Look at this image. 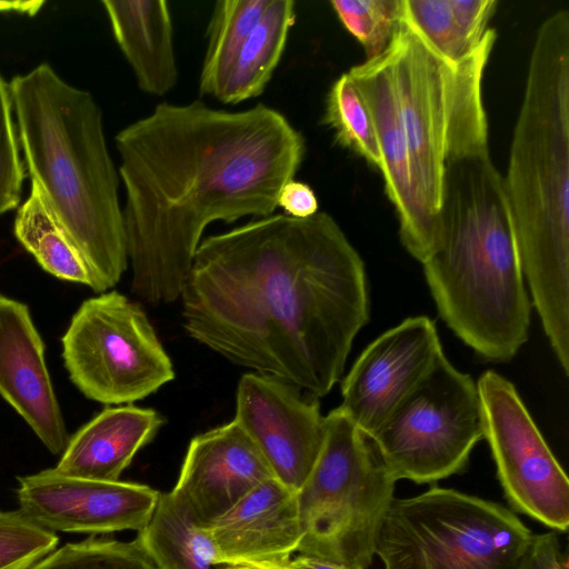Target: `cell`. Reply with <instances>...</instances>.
Here are the masks:
<instances>
[{
    "mask_svg": "<svg viewBox=\"0 0 569 569\" xmlns=\"http://www.w3.org/2000/svg\"><path fill=\"white\" fill-rule=\"evenodd\" d=\"M19 510L52 532H138L159 493L141 483L78 478L52 469L18 478Z\"/></svg>",
    "mask_w": 569,
    "mask_h": 569,
    "instance_id": "cell-14",
    "label": "cell"
},
{
    "mask_svg": "<svg viewBox=\"0 0 569 569\" xmlns=\"http://www.w3.org/2000/svg\"><path fill=\"white\" fill-rule=\"evenodd\" d=\"M132 291L180 298L204 229L273 214L306 153L302 134L262 103L241 111L162 102L116 138Z\"/></svg>",
    "mask_w": 569,
    "mask_h": 569,
    "instance_id": "cell-2",
    "label": "cell"
},
{
    "mask_svg": "<svg viewBox=\"0 0 569 569\" xmlns=\"http://www.w3.org/2000/svg\"><path fill=\"white\" fill-rule=\"evenodd\" d=\"M9 83L0 74V214L20 204L26 177Z\"/></svg>",
    "mask_w": 569,
    "mask_h": 569,
    "instance_id": "cell-30",
    "label": "cell"
},
{
    "mask_svg": "<svg viewBox=\"0 0 569 569\" xmlns=\"http://www.w3.org/2000/svg\"><path fill=\"white\" fill-rule=\"evenodd\" d=\"M46 4V1L33 0V1H7L0 0V12H14L20 14H27L32 17L37 14L41 8Z\"/></svg>",
    "mask_w": 569,
    "mask_h": 569,
    "instance_id": "cell-34",
    "label": "cell"
},
{
    "mask_svg": "<svg viewBox=\"0 0 569 569\" xmlns=\"http://www.w3.org/2000/svg\"><path fill=\"white\" fill-rule=\"evenodd\" d=\"M156 569H211L214 547L200 526L171 493H159L154 510L136 539Z\"/></svg>",
    "mask_w": 569,
    "mask_h": 569,
    "instance_id": "cell-23",
    "label": "cell"
},
{
    "mask_svg": "<svg viewBox=\"0 0 569 569\" xmlns=\"http://www.w3.org/2000/svg\"><path fill=\"white\" fill-rule=\"evenodd\" d=\"M233 420L260 451L273 477L298 492L325 441L318 398L283 380L248 372L238 382Z\"/></svg>",
    "mask_w": 569,
    "mask_h": 569,
    "instance_id": "cell-12",
    "label": "cell"
},
{
    "mask_svg": "<svg viewBox=\"0 0 569 569\" xmlns=\"http://www.w3.org/2000/svg\"><path fill=\"white\" fill-rule=\"evenodd\" d=\"M270 0L217 1L208 26L199 91L216 98L241 47L263 16Z\"/></svg>",
    "mask_w": 569,
    "mask_h": 569,
    "instance_id": "cell-25",
    "label": "cell"
},
{
    "mask_svg": "<svg viewBox=\"0 0 569 569\" xmlns=\"http://www.w3.org/2000/svg\"><path fill=\"white\" fill-rule=\"evenodd\" d=\"M368 438L396 481L431 483L460 472L483 438L477 383L442 353Z\"/></svg>",
    "mask_w": 569,
    "mask_h": 569,
    "instance_id": "cell-9",
    "label": "cell"
},
{
    "mask_svg": "<svg viewBox=\"0 0 569 569\" xmlns=\"http://www.w3.org/2000/svg\"><path fill=\"white\" fill-rule=\"evenodd\" d=\"M24 167L98 282L112 288L128 266L119 172L102 112L89 91L43 62L9 82Z\"/></svg>",
    "mask_w": 569,
    "mask_h": 569,
    "instance_id": "cell-5",
    "label": "cell"
},
{
    "mask_svg": "<svg viewBox=\"0 0 569 569\" xmlns=\"http://www.w3.org/2000/svg\"><path fill=\"white\" fill-rule=\"evenodd\" d=\"M403 0H335L330 4L345 28L362 44L366 60L382 54L403 18Z\"/></svg>",
    "mask_w": 569,
    "mask_h": 569,
    "instance_id": "cell-28",
    "label": "cell"
},
{
    "mask_svg": "<svg viewBox=\"0 0 569 569\" xmlns=\"http://www.w3.org/2000/svg\"><path fill=\"white\" fill-rule=\"evenodd\" d=\"M405 20L443 59L457 63L482 42L496 0H403Z\"/></svg>",
    "mask_w": 569,
    "mask_h": 569,
    "instance_id": "cell-21",
    "label": "cell"
},
{
    "mask_svg": "<svg viewBox=\"0 0 569 569\" xmlns=\"http://www.w3.org/2000/svg\"><path fill=\"white\" fill-rule=\"evenodd\" d=\"M477 389L483 438L511 506L547 527L569 525V480L523 405L501 375L483 372Z\"/></svg>",
    "mask_w": 569,
    "mask_h": 569,
    "instance_id": "cell-11",
    "label": "cell"
},
{
    "mask_svg": "<svg viewBox=\"0 0 569 569\" xmlns=\"http://www.w3.org/2000/svg\"><path fill=\"white\" fill-rule=\"evenodd\" d=\"M443 353L437 328L426 316L407 318L375 339L341 383L339 406L367 436L425 379Z\"/></svg>",
    "mask_w": 569,
    "mask_h": 569,
    "instance_id": "cell-13",
    "label": "cell"
},
{
    "mask_svg": "<svg viewBox=\"0 0 569 569\" xmlns=\"http://www.w3.org/2000/svg\"><path fill=\"white\" fill-rule=\"evenodd\" d=\"M496 39L489 28L470 56L452 63L402 18L387 49L415 181L437 219L446 167L489 152L482 78Z\"/></svg>",
    "mask_w": 569,
    "mask_h": 569,
    "instance_id": "cell-6",
    "label": "cell"
},
{
    "mask_svg": "<svg viewBox=\"0 0 569 569\" xmlns=\"http://www.w3.org/2000/svg\"><path fill=\"white\" fill-rule=\"evenodd\" d=\"M190 338L320 398L369 318L365 264L327 212L259 218L201 240L180 295Z\"/></svg>",
    "mask_w": 569,
    "mask_h": 569,
    "instance_id": "cell-1",
    "label": "cell"
},
{
    "mask_svg": "<svg viewBox=\"0 0 569 569\" xmlns=\"http://www.w3.org/2000/svg\"><path fill=\"white\" fill-rule=\"evenodd\" d=\"M289 560L251 562V563H242V565L226 566V567L228 569H292L289 563Z\"/></svg>",
    "mask_w": 569,
    "mask_h": 569,
    "instance_id": "cell-35",
    "label": "cell"
},
{
    "mask_svg": "<svg viewBox=\"0 0 569 569\" xmlns=\"http://www.w3.org/2000/svg\"><path fill=\"white\" fill-rule=\"evenodd\" d=\"M220 569H228V568L224 566V567H222V568H220Z\"/></svg>",
    "mask_w": 569,
    "mask_h": 569,
    "instance_id": "cell-36",
    "label": "cell"
},
{
    "mask_svg": "<svg viewBox=\"0 0 569 569\" xmlns=\"http://www.w3.org/2000/svg\"><path fill=\"white\" fill-rule=\"evenodd\" d=\"M519 569H567L557 535H533Z\"/></svg>",
    "mask_w": 569,
    "mask_h": 569,
    "instance_id": "cell-31",
    "label": "cell"
},
{
    "mask_svg": "<svg viewBox=\"0 0 569 569\" xmlns=\"http://www.w3.org/2000/svg\"><path fill=\"white\" fill-rule=\"evenodd\" d=\"M274 478L234 421L196 436L170 491L202 527L210 526L261 482Z\"/></svg>",
    "mask_w": 569,
    "mask_h": 569,
    "instance_id": "cell-16",
    "label": "cell"
},
{
    "mask_svg": "<svg viewBox=\"0 0 569 569\" xmlns=\"http://www.w3.org/2000/svg\"><path fill=\"white\" fill-rule=\"evenodd\" d=\"M289 563L292 569H353L333 560L303 553L290 559Z\"/></svg>",
    "mask_w": 569,
    "mask_h": 569,
    "instance_id": "cell-33",
    "label": "cell"
},
{
    "mask_svg": "<svg viewBox=\"0 0 569 569\" xmlns=\"http://www.w3.org/2000/svg\"><path fill=\"white\" fill-rule=\"evenodd\" d=\"M58 541L20 510H0V569H28L56 550Z\"/></svg>",
    "mask_w": 569,
    "mask_h": 569,
    "instance_id": "cell-29",
    "label": "cell"
},
{
    "mask_svg": "<svg viewBox=\"0 0 569 569\" xmlns=\"http://www.w3.org/2000/svg\"><path fill=\"white\" fill-rule=\"evenodd\" d=\"M503 188L546 336L569 373V11L538 28Z\"/></svg>",
    "mask_w": 569,
    "mask_h": 569,
    "instance_id": "cell-3",
    "label": "cell"
},
{
    "mask_svg": "<svg viewBox=\"0 0 569 569\" xmlns=\"http://www.w3.org/2000/svg\"><path fill=\"white\" fill-rule=\"evenodd\" d=\"M28 569H156L137 540L89 537L66 543Z\"/></svg>",
    "mask_w": 569,
    "mask_h": 569,
    "instance_id": "cell-27",
    "label": "cell"
},
{
    "mask_svg": "<svg viewBox=\"0 0 569 569\" xmlns=\"http://www.w3.org/2000/svg\"><path fill=\"white\" fill-rule=\"evenodd\" d=\"M375 124L386 193L393 204L400 240L421 263L438 240V219L429 211L418 190L411 168L408 141L392 82L388 51L365 60L348 71Z\"/></svg>",
    "mask_w": 569,
    "mask_h": 569,
    "instance_id": "cell-15",
    "label": "cell"
},
{
    "mask_svg": "<svg viewBox=\"0 0 569 569\" xmlns=\"http://www.w3.org/2000/svg\"><path fill=\"white\" fill-rule=\"evenodd\" d=\"M111 30L141 91L161 97L178 81L171 13L166 0H103Z\"/></svg>",
    "mask_w": 569,
    "mask_h": 569,
    "instance_id": "cell-20",
    "label": "cell"
},
{
    "mask_svg": "<svg viewBox=\"0 0 569 569\" xmlns=\"http://www.w3.org/2000/svg\"><path fill=\"white\" fill-rule=\"evenodd\" d=\"M323 122L333 131L340 146L380 168L381 159L371 114L348 72L342 73L328 92Z\"/></svg>",
    "mask_w": 569,
    "mask_h": 569,
    "instance_id": "cell-26",
    "label": "cell"
},
{
    "mask_svg": "<svg viewBox=\"0 0 569 569\" xmlns=\"http://www.w3.org/2000/svg\"><path fill=\"white\" fill-rule=\"evenodd\" d=\"M13 231L18 241L46 271L99 292L98 282L87 260L34 182H31L27 200L18 207Z\"/></svg>",
    "mask_w": 569,
    "mask_h": 569,
    "instance_id": "cell-24",
    "label": "cell"
},
{
    "mask_svg": "<svg viewBox=\"0 0 569 569\" xmlns=\"http://www.w3.org/2000/svg\"><path fill=\"white\" fill-rule=\"evenodd\" d=\"M0 396L47 449L63 452L69 437L28 307L0 295Z\"/></svg>",
    "mask_w": 569,
    "mask_h": 569,
    "instance_id": "cell-17",
    "label": "cell"
},
{
    "mask_svg": "<svg viewBox=\"0 0 569 569\" xmlns=\"http://www.w3.org/2000/svg\"><path fill=\"white\" fill-rule=\"evenodd\" d=\"M296 2L270 0L263 16L238 52L216 96L226 104H238L260 96L270 81L296 22Z\"/></svg>",
    "mask_w": 569,
    "mask_h": 569,
    "instance_id": "cell-22",
    "label": "cell"
},
{
    "mask_svg": "<svg viewBox=\"0 0 569 569\" xmlns=\"http://www.w3.org/2000/svg\"><path fill=\"white\" fill-rule=\"evenodd\" d=\"M207 529L216 566L289 560L302 539L298 492L268 479Z\"/></svg>",
    "mask_w": 569,
    "mask_h": 569,
    "instance_id": "cell-18",
    "label": "cell"
},
{
    "mask_svg": "<svg viewBox=\"0 0 569 569\" xmlns=\"http://www.w3.org/2000/svg\"><path fill=\"white\" fill-rule=\"evenodd\" d=\"M325 428L319 458L298 491V552L367 569L396 480L339 407L325 416Z\"/></svg>",
    "mask_w": 569,
    "mask_h": 569,
    "instance_id": "cell-7",
    "label": "cell"
},
{
    "mask_svg": "<svg viewBox=\"0 0 569 569\" xmlns=\"http://www.w3.org/2000/svg\"><path fill=\"white\" fill-rule=\"evenodd\" d=\"M163 423V417L151 408L133 403L106 408L69 439L54 470L78 478L119 480Z\"/></svg>",
    "mask_w": 569,
    "mask_h": 569,
    "instance_id": "cell-19",
    "label": "cell"
},
{
    "mask_svg": "<svg viewBox=\"0 0 569 569\" xmlns=\"http://www.w3.org/2000/svg\"><path fill=\"white\" fill-rule=\"evenodd\" d=\"M278 207L284 214L306 219L318 212V199L311 187L305 182L288 181L280 190L277 200Z\"/></svg>",
    "mask_w": 569,
    "mask_h": 569,
    "instance_id": "cell-32",
    "label": "cell"
},
{
    "mask_svg": "<svg viewBox=\"0 0 569 569\" xmlns=\"http://www.w3.org/2000/svg\"><path fill=\"white\" fill-rule=\"evenodd\" d=\"M438 240L422 262L447 326L477 355L511 360L528 340L530 300L503 180L490 153L446 167Z\"/></svg>",
    "mask_w": 569,
    "mask_h": 569,
    "instance_id": "cell-4",
    "label": "cell"
},
{
    "mask_svg": "<svg viewBox=\"0 0 569 569\" xmlns=\"http://www.w3.org/2000/svg\"><path fill=\"white\" fill-rule=\"evenodd\" d=\"M62 357L73 385L104 405L133 403L176 377L142 308L117 291L81 303L62 338Z\"/></svg>",
    "mask_w": 569,
    "mask_h": 569,
    "instance_id": "cell-10",
    "label": "cell"
},
{
    "mask_svg": "<svg viewBox=\"0 0 569 569\" xmlns=\"http://www.w3.org/2000/svg\"><path fill=\"white\" fill-rule=\"evenodd\" d=\"M532 538L503 506L433 487L392 500L376 555L385 569H519Z\"/></svg>",
    "mask_w": 569,
    "mask_h": 569,
    "instance_id": "cell-8",
    "label": "cell"
}]
</instances>
